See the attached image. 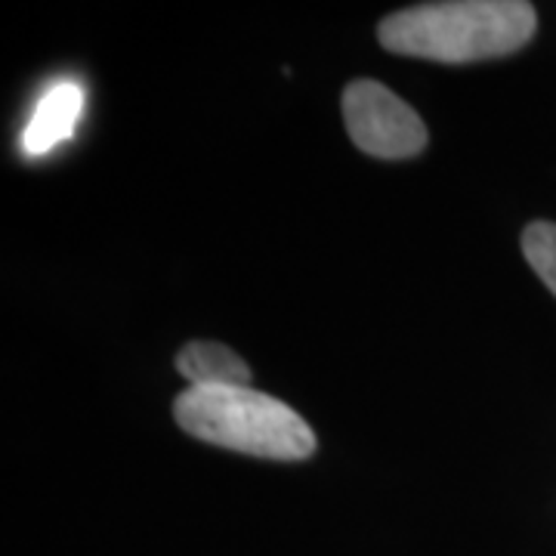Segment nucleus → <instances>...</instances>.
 Instances as JSON below:
<instances>
[{"mask_svg": "<svg viewBox=\"0 0 556 556\" xmlns=\"http://www.w3.org/2000/svg\"><path fill=\"white\" fill-rule=\"evenodd\" d=\"M538 16L522 0H452L399 10L380 22V43L399 56L479 62L517 53L535 38Z\"/></svg>", "mask_w": 556, "mask_h": 556, "instance_id": "f257e3e1", "label": "nucleus"}, {"mask_svg": "<svg viewBox=\"0 0 556 556\" xmlns=\"http://www.w3.org/2000/svg\"><path fill=\"white\" fill-rule=\"evenodd\" d=\"M189 437L269 460H303L316 452V433L303 417L251 387H189L174 402Z\"/></svg>", "mask_w": 556, "mask_h": 556, "instance_id": "f03ea898", "label": "nucleus"}, {"mask_svg": "<svg viewBox=\"0 0 556 556\" xmlns=\"http://www.w3.org/2000/svg\"><path fill=\"white\" fill-rule=\"evenodd\" d=\"M343 121L350 139L375 159H415L427 146L417 112L378 80H353L343 90Z\"/></svg>", "mask_w": 556, "mask_h": 556, "instance_id": "7ed1b4c3", "label": "nucleus"}, {"mask_svg": "<svg viewBox=\"0 0 556 556\" xmlns=\"http://www.w3.org/2000/svg\"><path fill=\"white\" fill-rule=\"evenodd\" d=\"M80 112H84V90L75 80H60L53 84L35 105V115L28 121L22 134V149L25 155H47L60 142L72 139L78 127Z\"/></svg>", "mask_w": 556, "mask_h": 556, "instance_id": "20e7f679", "label": "nucleus"}, {"mask_svg": "<svg viewBox=\"0 0 556 556\" xmlns=\"http://www.w3.org/2000/svg\"><path fill=\"white\" fill-rule=\"evenodd\" d=\"M177 371L192 387H248L251 368L229 346L214 340H192L179 350Z\"/></svg>", "mask_w": 556, "mask_h": 556, "instance_id": "39448f33", "label": "nucleus"}, {"mask_svg": "<svg viewBox=\"0 0 556 556\" xmlns=\"http://www.w3.org/2000/svg\"><path fill=\"white\" fill-rule=\"evenodd\" d=\"M522 254L541 281L556 294V223H532L522 232Z\"/></svg>", "mask_w": 556, "mask_h": 556, "instance_id": "423d86ee", "label": "nucleus"}]
</instances>
